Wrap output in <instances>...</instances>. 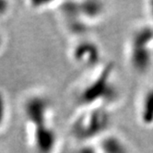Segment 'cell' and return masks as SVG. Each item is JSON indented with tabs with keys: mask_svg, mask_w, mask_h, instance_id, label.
Here are the masks:
<instances>
[{
	"mask_svg": "<svg viewBox=\"0 0 153 153\" xmlns=\"http://www.w3.org/2000/svg\"><path fill=\"white\" fill-rule=\"evenodd\" d=\"M93 73L76 90L75 102L78 107L104 106L111 108L119 98V90L114 79V65L103 63L92 70Z\"/></svg>",
	"mask_w": 153,
	"mask_h": 153,
	"instance_id": "6da1fadb",
	"label": "cell"
},
{
	"mask_svg": "<svg viewBox=\"0 0 153 153\" xmlns=\"http://www.w3.org/2000/svg\"><path fill=\"white\" fill-rule=\"evenodd\" d=\"M110 108L91 106L80 108L70 124V133L79 143L95 142L110 131Z\"/></svg>",
	"mask_w": 153,
	"mask_h": 153,
	"instance_id": "7a4b0ae2",
	"label": "cell"
},
{
	"mask_svg": "<svg viewBox=\"0 0 153 153\" xmlns=\"http://www.w3.org/2000/svg\"><path fill=\"white\" fill-rule=\"evenodd\" d=\"M126 60L137 75H146L153 68V25L148 21L133 29L127 40Z\"/></svg>",
	"mask_w": 153,
	"mask_h": 153,
	"instance_id": "3957f363",
	"label": "cell"
},
{
	"mask_svg": "<svg viewBox=\"0 0 153 153\" xmlns=\"http://www.w3.org/2000/svg\"><path fill=\"white\" fill-rule=\"evenodd\" d=\"M22 113L27 127L53 124V104L50 98L43 93H31L25 98Z\"/></svg>",
	"mask_w": 153,
	"mask_h": 153,
	"instance_id": "277c9868",
	"label": "cell"
},
{
	"mask_svg": "<svg viewBox=\"0 0 153 153\" xmlns=\"http://www.w3.org/2000/svg\"><path fill=\"white\" fill-rule=\"evenodd\" d=\"M72 62L83 69L94 70L102 65V51L98 43L87 36L78 38L70 48Z\"/></svg>",
	"mask_w": 153,
	"mask_h": 153,
	"instance_id": "5b68a950",
	"label": "cell"
},
{
	"mask_svg": "<svg viewBox=\"0 0 153 153\" xmlns=\"http://www.w3.org/2000/svg\"><path fill=\"white\" fill-rule=\"evenodd\" d=\"M30 146L36 153H53L58 145V135L53 124L27 127Z\"/></svg>",
	"mask_w": 153,
	"mask_h": 153,
	"instance_id": "8992f818",
	"label": "cell"
},
{
	"mask_svg": "<svg viewBox=\"0 0 153 153\" xmlns=\"http://www.w3.org/2000/svg\"><path fill=\"white\" fill-rule=\"evenodd\" d=\"M76 5L79 17L90 27L101 21L107 12L106 3L98 0L76 1Z\"/></svg>",
	"mask_w": 153,
	"mask_h": 153,
	"instance_id": "52a82bcc",
	"label": "cell"
},
{
	"mask_svg": "<svg viewBox=\"0 0 153 153\" xmlns=\"http://www.w3.org/2000/svg\"><path fill=\"white\" fill-rule=\"evenodd\" d=\"M137 119L143 126L153 127V82L141 91L137 104Z\"/></svg>",
	"mask_w": 153,
	"mask_h": 153,
	"instance_id": "ba28073f",
	"label": "cell"
},
{
	"mask_svg": "<svg viewBox=\"0 0 153 153\" xmlns=\"http://www.w3.org/2000/svg\"><path fill=\"white\" fill-rule=\"evenodd\" d=\"M95 143L101 153H131L125 138L111 130L95 141Z\"/></svg>",
	"mask_w": 153,
	"mask_h": 153,
	"instance_id": "9c48e42d",
	"label": "cell"
},
{
	"mask_svg": "<svg viewBox=\"0 0 153 153\" xmlns=\"http://www.w3.org/2000/svg\"><path fill=\"white\" fill-rule=\"evenodd\" d=\"M8 118V104L5 92L0 90V130L7 124Z\"/></svg>",
	"mask_w": 153,
	"mask_h": 153,
	"instance_id": "30bf717a",
	"label": "cell"
},
{
	"mask_svg": "<svg viewBox=\"0 0 153 153\" xmlns=\"http://www.w3.org/2000/svg\"><path fill=\"white\" fill-rule=\"evenodd\" d=\"M71 153H101L95 142H83L76 146Z\"/></svg>",
	"mask_w": 153,
	"mask_h": 153,
	"instance_id": "8fae6325",
	"label": "cell"
},
{
	"mask_svg": "<svg viewBox=\"0 0 153 153\" xmlns=\"http://www.w3.org/2000/svg\"><path fill=\"white\" fill-rule=\"evenodd\" d=\"M11 9V3L8 1L0 0V19L6 18Z\"/></svg>",
	"mask_w": 153,
	"mask_h": 153,
	"instance_id": "7c38bea8",
	"label": "cell"
},
{
	"mask_svg": "<svg viewBox=\"0 0 153 153\" xmlns=\"http://www.w3.org/2000/svg\"><path fill=\"white\" fill-rule=\"evenodd\" d=\"M146 10L149 17V22L153 25V1H149L146 3Z\"/></svg>",
	"mask_w": 153,
	"mask_h": 153,
	"instance_id": "4fadbf2b",
	"label": "cell"
},
{
	"mask_svg": "<svg viewBox=\"0 0 153 153\" xmlns=\"http://www.w3.org/2000/svg\"><path fill=\"white\" fill-rule=\"evenodd\" d=\"M6 42H7V40H6L5 34L2 32V30H0V53L4 50L6 46Z\"/></svg>",
	"mask_w": 153,
	"mask_h": 153,
	"instance_id": "5bb4252c",
	"label": "cell"
}]
</instances>
